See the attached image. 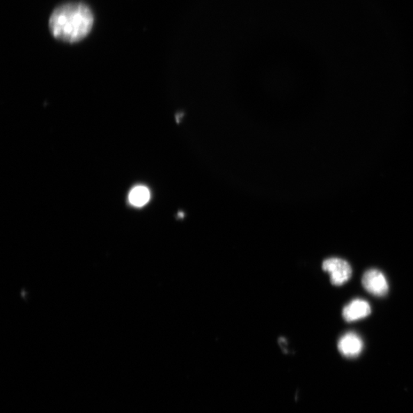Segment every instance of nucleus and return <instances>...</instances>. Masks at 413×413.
<instances>
[{
	"instance_id": "nucleus-3",
	"label": "nucleus",
	"mask_w": 413,
	"mask_h": 413,
	"mask_svg": "<svg viewBox=\"0 0 413 413\" xmlns=\"http://www.w3.org/2000/svg\"><path fill=\"white\" fill-rule=\"evenodd\" d=\"M364 289L376 296L385 295L389 290L387 280L382 272L375 269L365 272L362 278Z\"/></svg>"
},
{
	"instance_id": "nucleus-1",
	"label": "nucleus",
	"mask_w": 413,
	"mask_h": 413,
	"mask_svg": "<svg viewBox=\"0 0 413 413\" xmlns=\"http://www.w3.org/2000/svg\"><path fill=\"white\" fill-rule=\"evenodd\" d=\"M93 13L88 6L79 3L57 8L51 15L49 27L57 40L69 43L80 42L93 27Z\"/></svg>"
},
{
	"instance_id": "nucleus-4",
	"label": "nucleus",
	"mask_w": 413,
	"mask_h": 413,
	"mask_svg": "<svg viewBox=\"0 0 413 413\" xmlns=\"http://www.w3.org/2000/svg\"><path fill=\"white\" fill-rule=\"evenodd\" d=\"M338 349L342 355L355 357L362 352L363 341L354 332L347 333L339 340Z\"/></svg>"
},
{
	"instance_id": "nucleus-2",
	"label": "nucleus",
	"mask_w": 413,
	"mask_h": 413,
	"mask_svg": "<svg viewBox=\"0 0 413 413\" xmlns=\"http://www.w3.org/2000/svg\"><path fill=\"white\" fill-rule=\"evenodd\" d=\"M322 268L330 274L331 282L335 286H341L348 281L352 275V269L345 260L340 258L327 259Z\"/></svg>"
},
{
	"instance_id": "nucleus-6",
	"label": "nucleus",
	"mask_w": 413,
	"mask_h": 413,
	"mask_svg": "<svg viewBox=\"0 0 413 413\" xmlns=\"http://www.w3.org/2000/svg\"><path fill=\"white\" fill-rule=\"evenodd\" d=\"M151 194L144 185H138L132 189L129 194L130 203L137 208H142L150 201Z\"/></svg>"
},
{
	"instance_id": "nucleus-5",
	"label": "nucleus",
	"mask_w": 413,
	"mask_h": 413,
	"mask_svg": "<svg viewBox=\"0 0 413 413\" xmlns=\"http://www.w3.org/2000/svg\"><path fill=\"white\" fill-rule=\"evenodd\" d=\"M371 311V309L368 302L354 299L343 309V317L347 322H352L368 316Z\"/></svg>"
}]
</instances>
